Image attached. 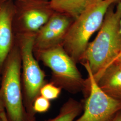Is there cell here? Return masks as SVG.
<instances>
[{"label": "cell", "mask_w": 121, "mask_h": 121, "mask_svg": "<svg viewBox=\"0 0 121 121\" xmlns=\"http://www.w3.org/2000/svg\"><path fill=\"white\" fill-rule=\"evenodd\" d=\"M4 112H5V109H4V106L2 102V101L1 99V98L0 97V116Z\"/></svg>", "instance_id": "2e32d148"}, {"label": "cell", "mask_w": 121, "mask_h": 121, "mask_svg": "<svg viewBox=\"0 0 121 121\" xmlns=\"http://www.w3.org/2000/svg\"><path fill=\"white\" fill-rule=\"evenodd\" d=\"M87 73L89 91L83 113L73 121H111L121 110V101L113 99L99 87L87 62L81 63Z\"/></svg>", "instance_id": "52a82bcc"}, {"label": "cell", "mask_w": 121, "mask_h": 121, "mask_svg": "<svg viewBox=\"0 0 121 121\" xmlns=\"http://www.w3.org/2000/svg\"><path fill=\"white\" fill-rule=\"evenodd\" d=\"M120 30H121V21H120ZM120 53V54H121ZM120 55V54H119Z\"/></svg>", "instance_id": "ffe728a7"}, {"label": "cell", "mask_w": 121, "mask_h": 121, "mask_svg": "<svg viewBox=\"0 0 121 121\" xmlns=\"http://www.w3.org/2000/svg\"><path fill=\"white\" fill-rule=\"evenodd\" d=\"M50 100L42 95H39L35 99L33 104V110L36 113L47 112L50 107Z\"/></svg>", "instance_id": "5bb4252c"}, {"label": "cell", "mask_w": 121, "mask_h": 121, "mask_svg": "<svg viewBox=\"0 0 121 121\" xmlns=\"http://www.w3.org/2000/svg\"><path fill=\"white\" fill-rule=\"evenodd\" d=\"M34 54L38 61L50 69V82L71 94L82 92L86 97L89 91L88 81L83 78L77 63L62 45L34 52Z\"/></svg>", "instance_id": "277c9868"}, {"label": "cell", "mask_w": 121, "mask_h": 121, "mask_svg": "<svg viewBox=\"0 0 121 121\" xmlns=\"http://www.w3.org/2000/svg\"><path fill=\"white\" fill-rule=\"evenodd\" d=\"M100 88L113 99L121 101V64L114 61L96 81Z\"/></svg>", "instance_id": "30bf717a"}, {"label": "cell", "mask_w": 121, "mask_h": 121, "mask_svg": "<svg viewBox=\"0 0 121 121\" xmlns=\"http://www.w3.org/2000/svg\"><path fill=\"white\" fill-rule=\"evenodd\" d=\"M115 60H116L117 61L119 62L121 64V53L120 54V55L117 57V59H116Z\"/></svg>", "instance_id": "ac0fdd59"}, {"label": "cell", "mask_w": 121, "mask_h": 121, "mask_svg": "<svg viewBox=\"0 0 121 121\" xmlns=\"http://www.w3.org/2000/svg\"><path fill=\"white\" fill-rule=\"evenodd\" d=\"M120 0H95L74 20L62 46L77 64L80 63L91 36L102 25L108 8Z\"/></svg>", "instance_id": "7a4b0ae2"}, {"label": "cell", "mask_w": 121, "mask_h": 121, "mask_svg": "<svg viewBox=\"0 0 121 121\" xmlns=\"http://www.w3.org/2000/svg\"><path fill=\"white\" fill-rule=\"evenodd\" d=\"M83 104L70 98L60 107L56 117L44 121H73L82 112Z\"/></svg>", "instance_id": "7c38bea8"}, {"label": "cell", "mask_w": 121, "mask_h": 121, "mask_svg": "<svg viewBox=\"0 0 121 121\" xmlns=\"http://www.w3.org/2000/svg\"><path fill=\"white\" fill-rule=\"evenodd\" d=\"M35 35H15L21 59V80L23 102L26 110L35 117L33 104L39 91L47 82L44 71L40 68L33 51Z\"/></svg>", "instance_id": "5b68a950"}, {"label": "cell", "mask_w": 121, "mask_h": 121, "mask_svg": "<svg viewBox=\"0 0 121 121\" xmlns=\"http://www.w3.org/2000/svg\"><path fill=\"white\" fill-rule=\"evenodd\" d=\"M14 13L13 0L0 3V75L4 61L15 42L13 28Z\"/></svg>", "instance_id": "9c48e42d"}, {"label": "cell", "mask_w": 121, "mask_h": 121, "mask_svg": "<svg viewBox=\"0 0 121 121\" xmlns=\"http://www.w3.org/2000/svg\"><path fill=\"white\" fill-rule=\"evenodd\" d=\"M121 0L108 8L95 39L89 42L80 63L87 62L96 81L121 52Z\"/></svg>", "instance_id": "6da1fadb"}, {"label": "cell", "mask_w": 121, "mask_h": 121, "mask_svg": "<svg viewBox=\"0 0 121 121\" xmlns=\"http://www.w3.org/2000/svg\"></svg>", "instance_id": "44dd1931"}, {"label": "cell", "mask_w": 121, "mask_h": 121, "mask_svg": "<svg viewBox=\"0 0 121 121\" xmlns=\"http://www.w3.org/2000/svg\"><path fill=\"white\" fill-rule=\"evenodd\" d=\"M111 121H121V110L117 112Z\"/></svg>", "instance_id": "9a60e30c"}, {"label": "cell", "mask_w": 121, "mask_h": 121, "mask_svg": "<svg viewBox=\"0 0 121 121\" xmlns=\"http://www.w3.org/2000/svg\"><path fill=\"white\" fill-rule=\"evenodd\" d=\"M56 12L66 14L75 19L95 0H49Z\"/></svg>", "instance_id": "8fae6325"}, {"label": "cell", "mask_w": 121, "mask_h": 121, "mask_svg": "<svg viewBox=\"0 0 121 121\" xmlns=\"http://www.w3.org/2000/svg\"><path fill=\"white\" fill-rule=\"evenodd\" d=\"M0 121H8L5 112H4L0 116Z\"/></svg>", "instance_id": "e0dca14e"}, {"label": "cell", "mask_w": 121, "mask_h": 121, "mask_svg": "<svg viewBox=\"0 0 121 121\" xmlns=\"http://www.w3.org/2000/svg\"><path fill=\"white\" fill-rule=\"evenodd\" d=\"M62 89L51 82H47L44 84L40 89V95L49 100H54L60 96Z\"/></svg>", "instance_id": "4fadbf2b"}, {"label": "cell", "mask_w": 121, "mask_h": 121, "mask_svg": "<svg viewBox=\"0 0 121 121\" xmlns=\"http://www.w3.org/2000/svg\"><path fill=\"white\" fill-rule=\"evenodd\" d=\"M13 28L15 35H36L55 11L49 0H15Z\"/></svg>", "instance_id": "8992f818"}, {"label": "cell", "mask_w": 121, "mask_h": 121, "mask_svg": "<svg viewBox=\"0 0 121 121\" xmlns=\"http://www.w3.org/2000/svg\"><path fill=\"white\" fill-rule=\"evenodd\" d=\"M9 0H0V3H3V2H4L5 1H9Z\"/></svg>", "instance_id": "d6986e66"}, {"label": "cell", "mask_w": 121, "mask_h": 121, "mask_svg": "<svg viewBox=\"0 0 121 121\" xmlns=\"http://www.w3.org/2000/svg\"><path fill=\"white\" fill-rule=\"evenodd\" d=\"M21 74V59L15 40L0 73V97L8 121H36L23 104Z\"/></svg>", "instance_id": "3957f363"}, {"label": "cell", "mask_w": 121, "mask_h": 121, "mask_svg": "<svg viewBox=\"0 0 121 121\" xmlns=\"http://www.w3.org/2000/svg\"><path fill=\"white\" fill-rule=\"evenodd\" d=\"M74 19L69 16L55 12L37 32L33 44V51L54 48L62 43Z\"/></svg>", "instance_id": "ba28073f"}]
</instances>
